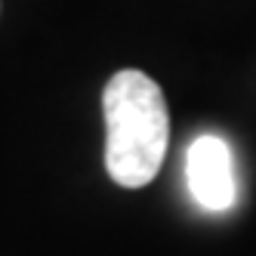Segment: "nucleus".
<instances>
[{"label": "nucleus", "instance_id": "nucleus-1", "mask_svg": "<svg viewBox=\"0 0 256 256\" xmlns=\"http://www.w3.org/2000/svg\"><path fill=\"white\" fill-rule=\"evenodd\" d=\"M105 170L120 188H142L158 176L170 145V112L158 80L118 71L102 93Z\"/></svg>", "mask_w": 256, "mask_h": 256}, {"label": "nucleus", "instance_id": "nucleus-2", "mask_svg": "<svg viewBox=\"0 0 256 256\" xmlns=\"http://www.w3.org/2000/svg\"><path fill=\"white\" fill-rule=\"evenodd\" d=\"M186 186L204 213H226L238 200V173L232 145L222 136L204 133L186 152Z\"/></svg>", "mask_w": 256, "mask_h": 256}]
</instances>
